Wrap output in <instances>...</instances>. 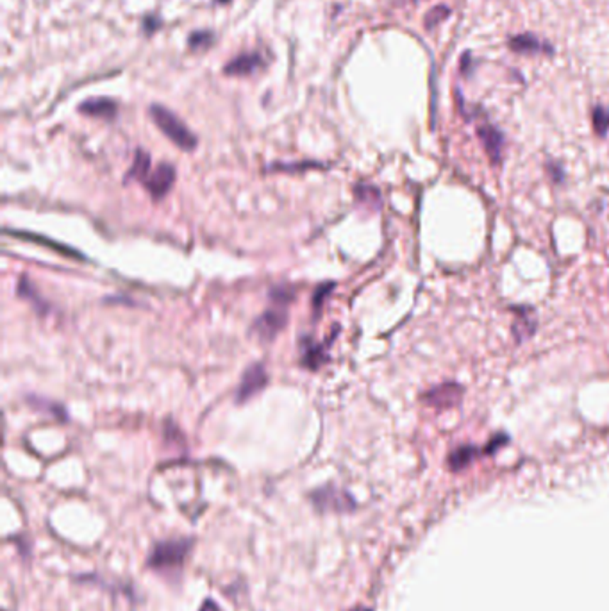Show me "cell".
I'll use <instances>...</instances> for the list:
<instances>
[{"label":"cell","mask_w":609,"mask_h":611,"mask_svg":"<svg viewBox=\"0 0 609 611\" xmlns=\"http://www.w3.org/2000/svg\"><path fill=\"white\" fill-rule=\"evenodd\" d=\"M18 295L22 298H27V301L33 302L34 308H36V310L40 311V313H45V311H47V308H45V302L41 301L40 297H38L36 290H34L33 284H30V281L27 279L26 276H23L22 279H20V283H18Z\"/></svg>","instance_id":"obj_16"},{"label":"cell","mask_w":609,"mask_h":611,"mask_svg":"<svg viewBox=\"0 0 609 611\" xmlns=\"http://www.w3.org/2000/svg\"><path fill=\"white\" fill-rule=\"evenodd\" d=\"M505 444H509V438L504 435V432H498V435H495L493 438H491L490 442L486 444V447L483 449L484 454H493V452H497L498 449L504 447Z\"/></svg>","instance_id":"obj_20"},{"label":"cell","mask_w":609,"mask_h":611,"mask_svg":"<svg viewBox=\"0 0 609 611\" xmlns=\"http://www.w3.org/2000/svg\"><path fill=\"white\" fill-rule=\"evenodd\" d=\"M263 65L261 56L257 52L250 54H240L238 57H234L230 63L225 65V74L227 75H249L252 72H256L257 68Z\"/></svg>","instance_id":"obj_12"},{"label":"cell","mask_w":609,"mask_h":611,"mask_svg":"<svg viewBox=\"0 0 609 611\" xmlns=\"http://www.w3.org/2000/svg\"><path fill=\"white\" fill-rule=\"evenodd\" d=\"M268 384V372L261 363H252L249 369L243 372L236 393H234V403L243 404L256 397L259 391H263Z\"/></svg>","instance_id":"obj_6"},{"label":"cell","mask_w":609,"mask_h":611,"mask_svg":"<svg viewBox=\"0 0 609 611\" xmlns=\"http://www.w3.org/2000/svg\"><path fill=\"white\" fill-rule=\"evenodd\" d=\"M464 393V388L459 383H454V381H447V383L438 384V386L429 388L425 393L420 396V400L429 408H435V410H450V408H456L461 403Z\"/></svg>","instance_id":"obj_5"},{"label":"cell","mask_w":609,"mask_h":611,"mask_svg":"<svg viewBox=\"0 0 609 611\" xmlns=\"http://www.w3.org/2000/svg\"><path fill=\"white\" fill-rule=\"evenodd\" d=\"M150 176V156L145 150H138L134 156V163L130 170L125 174V181H140L145 183L147 177Z\"/></svg>","instance_id":"obj_14"},{"label":"cell","mask_w":609,"mask_h":611,"mask_svg":"<svg viewBox=\"0 0 609 611\" xmlns=\"http://www.w3.org/2000/svg\"><path fill=\"white\" fill-rule=\"evenodd\" d=\"M79 111L84 113L88 116H95V118H104V120H113L116 116V104L109 99H91V101H86L79 106Z\"/></svg>","instance_id":"obj_11"},{"label":"cell","mask_w":609,"mask_h":611,"mask_svg":"<svg viewBox=\"0 0 609 611\" xmlns=\"http://www.w3.org/2000/svg\"><path fill=\"white\" fill-rule=\"evenodd\" d=\"M333 288H335V283H323V284H320L318 288H316L315 293H313V301H311L313 311H316V313H318V311L322 310L323 302H325L327 297L331 295Z\"/></svg>","instance_id":"obj_17"},{"label":"cell","mask_w":609,"mask_h":611,"mask_svg":"<svg viewBox=\"0 0 609 611\" xmlns=\"http://www.w3.org/2000/svg\"><path fill=\"white\" fill-rule=\"evenodd\" d=\"M356 198L359 204L368 206L370 209L377 211L381 209V194L377 188L370 186V184H357L356 186Z\"/></svg>","instance_id":"obj_15"},{"label":"cell","mask_w":609,"mask_h":611,"mask_svg":"<svg viewBox=\"0 0 609 611\" xmlns=\"http://www.w3.org/2000/svg\"><path fill=\"white\" fill-rule=\"evenodd\" d=\"M211 40L213 36L209 33H195L194 36L190 38V45L194 47V49H206L208 45H211Z\"/></svg>","instance_id":"obj_21"},{"label":"cell","mask_w":609,"mask_h":611,"mask_svg":"<svg viewBox=\"0 0 609 611\" xmlns=\"http://www.w3.org/2000/svg\"><path fill=\"white\" fill-rule=\"evenodd\" d=\"M150 116H152L154 123L161 129V133H163L172 143H175L181 150H188V152H190V150H194L195 147H197V136H195L170 109L163 108V106L160 104H154L150 106Z\"/></svg>","instance_id":"obj_2"},{"label":"cell","mask_w":609,"mask_h":611,"mask_svg":"<svg viewBox=\"0 0 609 611\" xmlns=\"http://www.w3.org/2000/svg\"><path fill=\"white\" fill-rule=\"evenodd\" d=\"M481 454H484V452L479 451V447H476V445H461V447L454 449V451L450 452L447 461H449L450 469H452L454 472H457V470H463L464 466L470 465V463Z\"/></svg>","instance_id":"obj_13"},{"label":"cell","mask_w":609,"mask_h":611,"mask_svg":"<svg viewBox=\"0 0 609 611\" xmlns=\"http://www.w3.org/2000/svg\"><path fill=\"white\" fill-rule=\"evenodd\" d=\"M270 298L274 304H281V306H288L291 301H294V291L288 290L286 286H279L274 288V290H270Z\"/></svg>","instance_id":"obj_18"},{"label":"cell","mask_w":609,"mask_h":611,"mask_svg":"<svg viewBox=\"0 0 609 611\" xmlns=\"http://www.w3.org/2000/svg\"><path fill=\"white\" fill-rule=\"evenodd\" d=\"M313 508L320 513H347L356 510V500L349 492L338 488L335 485H325L309 493Z\"/></svg>","instance_id":"obj_3"},{"label":"cell","mask_w":609,"mask_h":611,"mask_svg":"<svg viewBox=\"0 0 609 611\" xmlns=\"http://www.w3.org/2000/svg\"><path fill=\"white\" fill-rule=\"evenodd\" d=\"M509 311L515 315L511 324V335L517 343H524L525 340L532 338L538 329V320L535 317V308L531 306H509Z\"/></svg>","instance_id":"obj_7"},{"label":"cell","mask_w":609,"mask_h":611,"mask_svg":"<svg viewBox=\"0 0 609 611\" xmlns=\"http://www.w3.org/2000/svg\"><path fill=\"white\" fill-rule=\"evenodd\" d=\"M547 167H549V172L552 174V179L556 181V183H561V181H563V177H565V172L561 170V168L554 167V164H547Z\"/></svg>","instance_id":"obj_22"},{"label":"cell","mask_w":609,"mask_h":611,"mask_svg":"<svg viewBox=\"0 0 609 611\" xmlns=\"http://www.w3.org/2000/svg\"><path fill=\"white\" fill-rule=\"evenodd\" d=\"M288 324L286 306L274 304V308H268L267 311L259 315L252 324V332L263 343L272 342L275 336L283 331Z\"/></svg>","instance_id":"obj_4"},{"label":"cell","mask_w":609,"mask_h":611,"mask_svg":"<svg viewBox=\"0 0 609 611\" xmlns=\"http://www.w3.org/2000/svg\"><path fill=\"white\" fill-rule=\"evenodd\" d=\"M593 125H595V130H597L598 135L604 136L609 129V113L604 111V109H600V108L595 109Z\"/></svg>","instance_id":"obj_19"},{"label":"cell","mask_w":609,"mask_h":611,"mask_svg":"<svg viewBox=\"0 0 609 611\" xmlns=\"http://www.w3.org/2000/svg\"><path fill=\"white\" fill-rule=\"evenodd\" d=\"M191 547H194L191 538H172V540L156 542L147 556V566L156 572L181 571L186 558L191 552Z\"/></svg>","instance_id":"obj_1"},{"label":"cell","mask_w":609,"mask_h":611,"mask_svg":"<svg viewBox=\"0 0 609 611\" xmlns=\"http://www.w3.org/2000/svg\"><path fill=\"white\" fill-rule=\"evenodd\" d=\"M329 343L331 342L318 343L313 338H309V336H304V338L301 340V365L309 370H318L320 366H322L323 363H327V359H329V354H327V345H329Z\"/></svg>","instance_id":"obj_9"},{"label":"cell","mask_w":609,"mask_h":611,"mask_svg":"<svg viewBox=\"0 0 609 611\" xmlns=\"http://www.w3.org/2000/svg\"><path fill=\"white\" fill-rule=\"evenodd\" d=\"M199 611H223L222 607L218 606V604L215 602V600H211V599H206L204 602H202V606H201V610Z\"/></svg>","instance_id":"obj_23"},{"label":"cell","mask_w":609,"mask_h":611,"mask_svg":"<svg viewBox=\"0 0 609 611\" xmlns=\"http://www.w3.org/2000/svg\"><path fill=\"white\" fill-rule=\"evenodd\" d=\"M175 183V168L168 163H161L145 179V188L154 201L167 197Z\"/></svg>","instance_id":"obj_8"},{"label":"cell","mask_w":609,"mask_h":611,"mask_svg":"<svg viewBox=\"0 0 609 611\" xmlns=\"http://www.w3.org/2000/svg\"><path fill=\"white\" fill-rule=\"evenodd\" d=\"M352 611H370V610H363V607H357V610H352Z\"/></svg>","instance_id":"obj_24"},{"label":"cell","mask_w":609,"mask_h":611,"mask_svg":"<svg viewBox=\"0 0 609 611\" xmlns=\"http://www.w3.org/2000/svg\"><path fill=\"white\" fill-rule=\"evenodd\" d=\"M477 136L483 142L484 150L490 156L491 163L498 164L502 159V149H504V136L498 129H495L493 125H481L477 129Z\"/></svg>","instance_id":"obj_10"}]
</instances>
